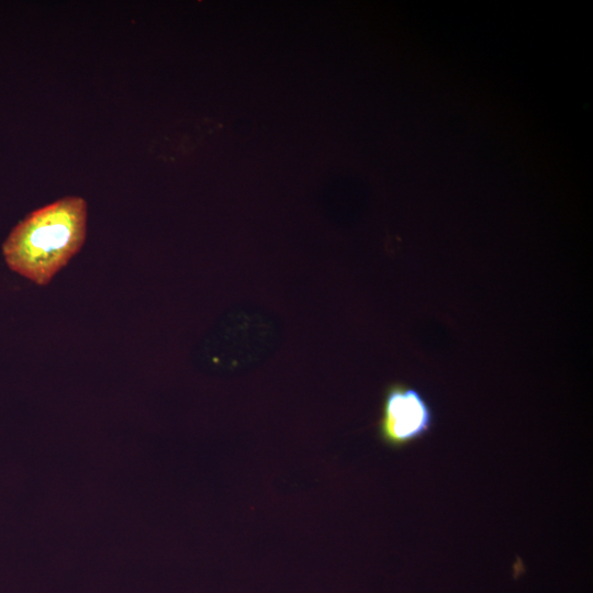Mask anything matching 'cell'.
Listing matches in <instances>:
<instances>
[{
  "label": "cell",
  "instance_id": "6da1fadb",
  "mask_svg": "<svg viewBox=\"0 0 593 593\" xmlns=\"http://www.w3.org/2000/svg\"><path fill=\"white\" fill-rule=\"evenodd\" d=\"M87 232V202L65 197L18 223L2 245L8 267L36 284H47L80 250Z\"/></svg>",
  "mask_w": 593,
  "mask_h": 593
},
{
  "label": "cell",
  "instance_id": "7a4b0ae2",
  "mask_svg": "<svg viewBox=\"0 0 593 593\" xmlns=\"http://www.w3.org/2000/svg\"><path fill=\"white\" fill-rule=\"evenodd\" d=\"M434 422L433 407L419 390L403 382L385 387L377 423L383 445L392 449L404 448L426 436Z\"/></svg>",
  "mask_w": 593,
  "mask_h": 593
}]
</instances>
